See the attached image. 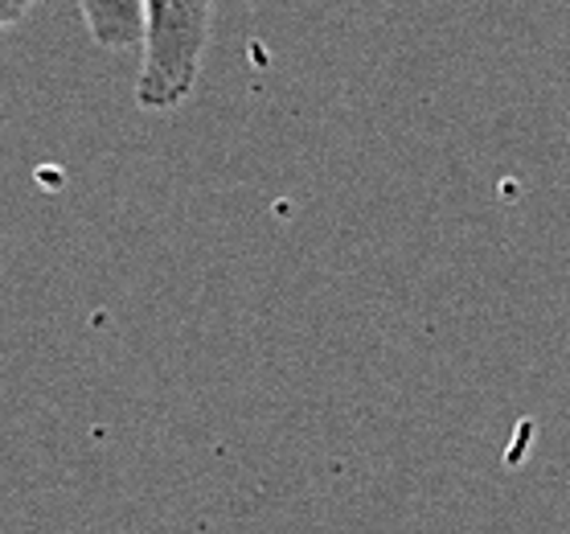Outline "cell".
<instances>
[{"label": "cell", "instance_id": "obj_3", "mask_svg": "<svg viewBox=\"0 0 570 534\" xmlns=\"http://www.w3.org/2000/svg\"><path fill=\"white\" fill-rule=\"evenodd\" d=\"M33 4H38V0H0V29L26 21V13L33 9Z\"/></svg>", "mask_w": 570, "mask_h": 534}, {"label": "cell", "instance_id": "obj_1", "mask_svg": "<svg viewBox=\"0 0 570 534\" xmlns=\"http://www.w3.org/2000/svg\"><path fill=\"white\" fill-rule=\"evenodd\" d=\"M209 21L214 0H144V62L136 82L144 111H169L194 95Z\"/></svg>", "mask_w": 570, "mask_h": 534}, {"label": "cell", "instance_id": "obj_2", "mask_svg": "<svg viewBox=\"0 0 570 534\" xmlns=\"http://www.w3.org/2000/svg\"><path fill=\"white\" fill-rule=\"evenodd\" d=\"M87 33L104 50L144 46V0H78Z\"/></svg>", "mask_w": 570, "mask_h": 534}]
</instances>
